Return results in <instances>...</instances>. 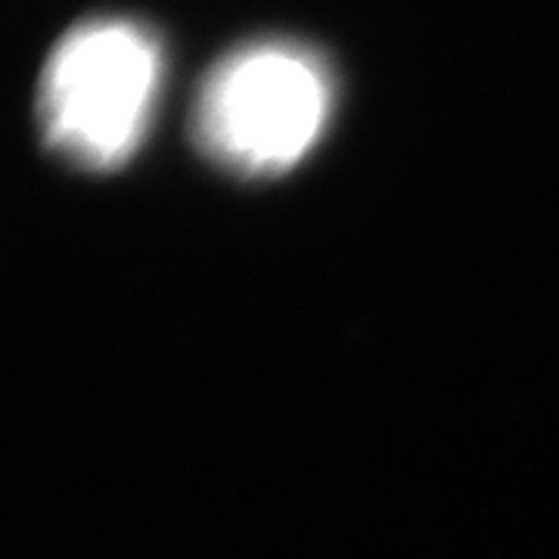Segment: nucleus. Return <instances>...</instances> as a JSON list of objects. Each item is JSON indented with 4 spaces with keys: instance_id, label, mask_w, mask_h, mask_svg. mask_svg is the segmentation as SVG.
Segmentation results:
<instances>
[{
    "instance_id": "f257e3e1",
    "label": "nucleus",
    "mask_w": 559,
    "mask_h": 559,
    "mask_svg": "<svg viewBox=\"0 0 559 559\" xmlns=\"http://www.w3.org/2000/svg\"><path fill=\"white\" fill-rule=\"evenodd\" d=\"M333 75L296 40H255L215 62L193 109V138L221 168L271 178L299 165L326 128Z\"/></svg>"
},
{
    "instance_id": "f03ea898",
    "label": "nucleus",
    "mask_w": 559,
    "mask_h": 559,
    "mask_svg": "<svg viewBox=\"0 0 559 559\" xmlns=\"http://www.w3.org/2000/svg\"><path fill=\"white\" fill-rule=\"evenodd\" d=\"M159 38L131 20H91L53 47L38 87L44 140L84 168H116L138 153L159 100Z\"/></svg>"
}]
</instances>
